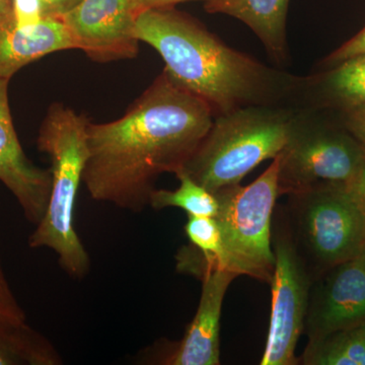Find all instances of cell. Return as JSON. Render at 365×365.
I'll return each instance as SVG.
<instances>
[{"instance_id": "ba28073f", "label": "cell", "mask_w": 365, "mask_h": 365, "mask_svg": "<svg viewBox=\"0 0 365 365\" xmlns=\"http://www.w3.org/2000/svg\"><path fill=\"white\" fill-rule=\"evenodd\" d=\"M279 157L281 196L346 184L364 163L365 150L353 136L295 123Z\"/></svg>"}, {"instance_id": "9c48e42d", "label": "cell", "mask_w": 365, "mask_h": 365, "mask_svg": "<svg viewBox=\"0 0 365 365\" xmlns=\"http://www.w3.org/2000/svg\"><path fill=\"white\" fill-rule=\"evenodd\" d=\"M76 49L97 62L132 59L139 40L131 0H83L62 16Z\"/></svg>"}, {"instance_id": "8992f818", "label": "cell", "mask_w": 365, "mask_h": 365, "mask_svg": "<svg viewBox=\"0 0 365 365\" xmlns=\"http://www.w3.org/2000/svg\"><path fill=\"white\" fill-rule=\"evenodd\" d=\"M279 155L247 186L234 185L215 192V218L222 230L227 268L270 283L274 271L272 223L279 198Z\"/></svg>"}, {"instance_id": "3957f363", "label": "cell", "mask_w": 365, "mask_h": 365, "mask_svg": "<svg viewBox=\"0 0 365 365\" xmlns=\"http://www.w3.org/2000/svg\"><path fill=\"white\" fill-rule=\"evenodd\" d=\"M90 120L71 108L50 106L38 135V150L51 160V190L42 220L29 237L31 248L51 249L71 277H85L91 259L74 227V209L88 160Z\"/></svg>"}, {"instance_id": "d4e9b609", "label": "cell", "mask_w": 365, "mask_h": 365, "mask_svg": "<svg viewBox=\"0 0 365 365\" xmlns=\"http://www.w3.org/2000/svg\"><path fill=\"white\" fill-rule=\"evenodd\" d=\"M14 0H0V20L13 14Z\"/></svg>"}, {"instance_id": "d6986e66", "label": "cell", "mask_w": 365, "mask_h": 365, "mask_svg": "<svg viewBox=\"0 0 365 365\" xmlns=\"http://www.w3.org/2000/svg\"><path fill=\"white\" fill-rule=\"evenodd\" d=\"M0 323H26V314L11 292L0 263Z\"/></svg>"}, {"instance_id": "ffe728a7", "label": "cell", "mask_w": 365, "mask_h": 365, "mask_svg": "<svg viewBox=\"0 0 365 365\" xmlns=\"http://www.w3.org/2000/svg\"><path fill=\"white\" fill-rule=\"evenodd\" d=\"M347 195L365 215V160L356 174L346 184L342 185Z\"/></svg>"}, {"instance_id": "cb8c5ba5", "label": "cell", "mask_w": 365, "mask_h": 365, "mask_svg": "<svg viewBox=\"0 0 365 365\" xmlns=\"http://www.w3.org/2000/svg\"><path fill=\"white\" fill-rule=\"evenodd\" d=\"M188 1H203L205 4L209 0H131L132 9L136 16L150 9H169V7H175L177 4Z\"/></svg>"}, {"instance_id": "2e32d148", "label": "cell", "mask_w": 365, "mask_h": 365, "mask_svg": "<svg viewBox=\"0 0 365 365\" xmlns=\"http://www.w3.org/2000/svg\"><path fill=\"white\" fill-rule=\"evenodd\" d=\"M299 361L304 365H365V325L307 341Z\"/></svg>"}, {"instance_id": "7a4b0ae2", "label": "cell", "mask_w": 365, "mask_h": 365, "mask_svg": "<svg viewBox=\"0 0 365 365\" xmlns=\"http://www.w3.org/2000/svg\"><path fill=\"white\" fill-rule=\"evenodd\" d=\"M134 32L160 55L168 76L207 103L215 116L260 103L268 93L272 76L265 66L175 7L139 14Z\"/></svg>"}, {"instance_id": "8fae6325", "label": "cell", "mask_w": 365, "mask_h": 365, "mask_svg": "<svg viewBox=\"0 0 365 365\" xmlns=\"http://www.w3.org/2000/svg\"><path fill=\"white\" fill-rule=\"evenodd\" d=\"M9 83L0 78V181L16 197L26 220L37 225L49 202L51 173L34 165L21 148L9 108Z\"/></svg>"}, {"instance_id": "6da1fadb", "label": "cell", "mask_w": 365, "mask_h": 365, "mask_svg": "<svg viewBox=\"0 0 365 365\" xmlns=\"http://www.w3.org/2000/svg\"><path fill=\"white\" fill-rule=\"evenodd\" d=\"M215 116L207 103L163 71L123 116L88 124L83 173L88 194L98 202L141 212L150 206L158 178L184 169Z\"/></svg>"}, {"instance_id": "5bb4252c", "label": "cell", "mask_w": 365, "mask_h": 365, "mask_svg": "<svg viewBox=\"0 0 365 365\" xmlns=\"http://www.w3.org/2000/svg\"><path fill=\"white\" fill-rule=\"evenodd\" d=\"M290 0H209V14H222L246 24L277 61L287 52V18Z\"/></svg>"}, {"instance_id": "9a60e30c", "label": "cell", "mask_w": 365, "mask_h": 365, "mask_svg": "<svg viewBox=\"0 0 365 365\" xmlns=\"http://www.w3.org/2000/svg\"><path fill=\"white\" fill-rule=\"evenodd\" d=\"M62 364L54 345L26 323H0V365Z\"/></svg>"}, {"instance_id": "7402d4cb", "label": "cell", "mask_w": 365, "mask_h": 365, "mask_svg": "<svg viewBox=\"0 0 365 365\" xmlns=\"http://www.w3.org/2000/svg\"><path fill=\"white\" fill-rule=\"evenodd\" d=\"M347 127L365 150V104L349 106Z\"/></svg>"}, {"instance_id": "277c9868", "label": "cell", "mask_w": 365, "mask_h": 365, "mask_svg": "<svg viewBox=\"0 0 365 365\" xmlns=\"http://www.w3.org/2000/svg\"><path fill=\"white\" fill-rule=\"evenodd\" d=\"M295 123L283 113L254 106L218 115L182 170L211 193L240 184L279 155Z\"/></svg>"}, {"instance_id": "e0dca14e", "label": "cell", "mask_w": 365, "mask_h": 365, "mask_svg": "<svg viewBox=\"0 0 365 365\" xmlns=\"http://www.w3.org/2000/svg\"><path fill=\"white\" fill-rule=\"evenodd\" d=\"M176 176L180 186L173 191L153 190L150 198V207L155 210L168 207L180 208L188 215L215 217L218 210L215 194L194 181L185 170H180Z\"/></svg>"}, {"instance_id": "603a6c76", "label": "cell", "mask_w": 365, "mask_h": 365, "mask_svg": "<svg viewBox=\"0 0 365 365\" xmlns=\"http://www.w3.org/2000/svg\"><path fill=\"white\" fill-rule=\"evenodd\" d=\"M83 0H38L43 18L60 19Z\"/></svg>"}, {"instance_id": "4fadbf2b", "label": "cell", "mask_w": 365, "mask_h": 365, "mask_svg": "<svg viewBox=\"0 0 365 365\" xmlns=\"http://www.w3.org/2000/svg\"><path fill=\"white\" fill-rule=\"evenodd\" d=\"M76 50L68 29L56 18L19 25L14 14L0 20V78L9 79L23 67L52 53Z\"/></svg>"}, {"instance_id": "44dd1931", "label": "cell", "mask_w": 365, "mask_h": 365, "mask_svg": "<svg viewBox=\"0 0 365 365\" xmlns=\"http://www.w3.org/2000/svg\"><path fill=\"white\" fill-rule=\"evenodd\" d=\"M365 53V28L357 34L351 40L339 48L334 54L331 55L329 61L334 63H342L346 60L359 56Z\"/></svg>"}, {"instance_id": "52a82bcc", "label": "cell", "mask_w": 365, "mask_h": 365, "mask_svg": "<svg viewBox=\"0 0 365 365\" xmlns=\"http://www.w3.org/2000/svg\"><path fill=\"white\" fill-rule=\"evenodd\" d=\"M272 223L274 271L270 325L261 365H295V349L304 332L313 278L300 258L282 216Z\"/></svg>"}, {"instance_id": "484cf974", "label": "cell", "mask_w": 365, "mask_h": 365, "mask_svg": "<svg viewBox=\"0 0 365 365\" xmlns=\"http://www.w3.org/2000/svg\"><path fill=\"white\" fill-rule=\"evenodd\" d=\"M359 258L361 259L362 262H364L365 264V237L364 245H362L361 252H360Z\"/></svg>"}, {"instance_id": "7c38bea8", "label": "cell", "mask_w": 365, "mask_h": 365, "mask_svg": "<svg viewBox=\"0 0 365 365\" xmlns=\"http://www.w3.org/2000/svg\"><path fill=\"white\" fill-rule=\"evenodd\" d=\"M237 274L215 269L201 275L202 292L195 317L184 337L160 359L165 365L220 364V317L223 299Z\"/></svg>"}, {"instance_id": "30bf717a", "label": "cell", "mask_w": 365, "mask_h": 365, "mask_svg": "<svg viewBox=\"0 0 365 365\" xmlns=\"http://www.w3.org/2000/svg\"><path fill=\"white\" fill-rule=\"evenodd\" d=\"M365 325V264L352 259L312 282L304 332L309 341Z\"/></svg>"}, {"instance_id": "5b68a950", "label": "cell", "mask_w": 365, "mask_h": 365, "mask_svg": "<svg viewBox=\"0 0 365 365\" xmlns=\"http://www.w3.org/2000/svg\"><path fill=\"white\" fill-rule=\"evenodd\" d=\"M287 197L278 212L313 281L329 269L359 258L365 215L342 185H321Z\"/></svg>"}, {"instance_id": "ac0fdd59", "label": "cell", "mask_w": 365, "mask_h": 365, "mask_svg": "<svg viewBox=\"0 0 365 365\" xmlns=\"http://www.w3.org/2000/svg\"><path fill=\"white\" fill-rule=\"evenodd\" d=\"M329 83L349 106L365 104V53L340 63L331 73Z\"/></svg>"}]
</instances>
